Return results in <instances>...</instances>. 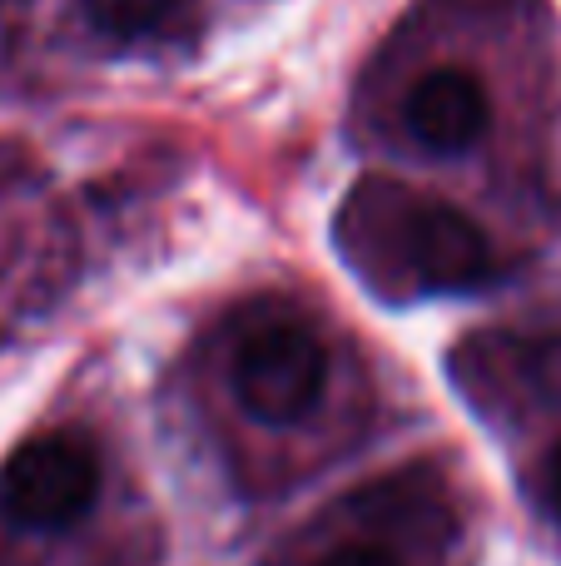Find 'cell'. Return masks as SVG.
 <instances>
[{
    "mask_svg": "<svg viewBox=\"0 0 561 566\" xmlns=\"http://www.w3.org/2000/svg\"><path fill=\"white\" fill-rule=\"evenodd\" d=\"M334 239L348 269L388 303L423 293H477L502 274L493 239L457 205L378 175L353 185L343 199Z\"/></svg>",
    "mask_w": 561,
    "mask_h": 566,
    "instance_id": "cell-1",
    "label": "cell"
},
{
    "mask_svg": "<svg viewBox=\"0 0 561 566\" xmlns=\"http://www.w3.org/2000/svg\"><path fill=\"white\" fill-rule=\"evenodd\" d=\"M457 398L487 422H522L561 408V333L473 328L447 348Z\"/></svg>",
    "mask_w": 561,
    "mask_h": 566,
    "instance_id": "cell-2",
    "label": "cell"
},
{
    "mask_svg": "<svg viewBox=\"0 0 561 566\" xmlns=\"http://www.w3.org/2000/svg\"><path fill=\"white\" fill-rule=\"evenodd\" d=\"M229 382L248 418L298 422L324 398L328 353L298 313L254 308L229 348Z\"/></svg>",
    "mask_w": 561,
    "mask_h": 566,
    "instance_id": "cell-3",
    "label": "cell"
},
{
    "mask_svg": "<svg viewBox=\"0 0 561 566\" xmlns=\"http://www.w3.org/2000/svg\"><path fill=\"white\" fill-rule=\"evenodd\" d=\"M99 497V452L80 432L20 442L0 472V512L30 532H65Z\"/></svg>",
    "mask_w": 561,
    "mask_h": 566,
    "instance_id": "cell-4",
    "label": "cell"
},
{
    "mask_svg": "<svg viewBox=\"0 0 561 566\" xmlns=\"http://www.w3.org/2000/svg\"><path fill=\"white\" fill-rule=\"evenodd\" d=\"M403 119L423 149H433V155H463V149H473L487 135L493 105H487L483 80L447 65V70L423 75L407 90Z\"/></svg>",
    "mask_w": 561,
    "mask_h": 566,
    "instance_id": "cell-5",
    "label": "cell"
},
{
    "mask_svg": "<svg viewBox=\"0 0 561 566\" xmlns=\"http://www.w3.org/2000/svg\"><path fill=\"white\" fill-rule=\"evenodd\" d=\"M184 10V0H85V15L109 40H145L169 30Z\"/></svg>",
    "mask_w": 561,
    "mask_h": 566,
    "instance_id": "cell-6",
    "label": "cell"
},
{
    "mask_svg": "<svg viewBox=\"0 0 561 566\" xmlns=\"http://www.w3.org/2000/svg\"><path fill=\"white\" fill-rule=\"evenodd\" d=\"M318 566H403L393 557V552H383V547H373V542H353V547H338V552H328Z\"/></svg>",
    "mask_w": 561,
    "mask_h": 566,
    "instance_id": "cell-7",
    "label": "cell"
},
{
    "mask_svg": "<svg viewBox=\"0 0 561 566\" xmlns=\"http://www.w3.org/2000/svg\"><path fill=\"white\" fill-rule=\"evenodd\" d=\"M20 175H25V155H20L15 145H0V195H6Z\"/></svg>",
    "mask_w": 561,
    "mask_h": 566,
    "instance_id": "cell-8",
    "label": "cell"
},
{
    "mask_svg": "<svg viewBox=\"0 0 561 566\" xmlns=\"http://www.w3.org/2000/svg\"><path fill=\"white\" fill-rule=\"evenodd\" d=\"M542 488H547V502H552V512L561 517V442L552 448V458H547V472H542Z\"/></svg>",
    "mask_w": 561,
    "mask_h": 566,
    "instance_id": "cell-9",
    "label": "cell"
}]
</instances>
